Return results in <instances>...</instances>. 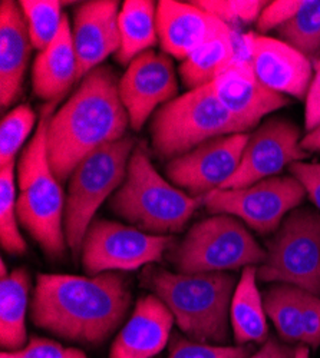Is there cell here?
Listing matches in <instances>:
<instances>
[{
	"mask_svg": "<svg viewBox=\"0 0 320 358\" xmlns=\"http://www.w3.org/2000/svg\"><path fill=\"white\" fill-rule=\"evenodd\" d=\"M130 306L131 291L121 274H38L31 320L65 340L101 344L121 325Z\"/></svg>",
	"mask_w": 320,
	"mask_h": 358,
	"instance_id": "1",
	"label": "cell"
},
{
	"mask_svg": "<svg viewBox=\"0 0 320 358\" xmlns=\"http://www.w3.org/2000/svg\"><path fill=\"white\" fill-rule=\"evenodd\" d=\"M120 78L109 65L86 75L48 125V158L65 182L78 164L97 149L125 136L130 117L120 92Z\"/></svg>",
	"mask_w": 320,
	"mask_h": 358,
	"instance_id": "2",
	"label": "cell"
},
{
	"mask_svg": "<svg viewBox=\"0 0 320 358\" xmlns=\"http://www.w3.org/2000/svg\"><path fill=\"white\" fill-rule=\"evenodd\" d=\"M55 105L42 108L35 135L18 161L16 213L20 225L42 251L52 259H60L68 247L64 227L67 196L49 164L46 143Z\"/></svg>",
	"mask_w": 320,
	"mask_h": 358,
	"instance_id": "3",
	"label": "cell"
},
{
	"mask_svg": "<svg viewBox=\"0 0 320 358\" xmlns=\"http://www.w3.org/2000/svg\"><path fill=\"white\" fill-rule=\"evenodd\" d=\"M142 284L169 308L193 341H227L235 277L225 273L180 274L148 266L142 273Z\"/></svg>",
	"mask_w": 320,
	"mask_h": 358,
	"instance_id": "4",
	"label": "cell"
},
{
	"mask_svg": "<svg viewBox=\"0 0 320 358\" xmlns=\"http://www.w3.org/2000/svg\"><path fill=\"white\" fill-rule=\"evenodd\" d=\"M202 205L204 196L194 198L164 179L141 146H135L125 181L108 203L115 215L154 235L180 232Z\"/></svg>",
	"mask_w": 320,
	"mask_h": 358,
	"instance_id": "5",
	"label": "cell"
},
{
	"mask_svg": "<svg viewBox=\"0 0 320 358\" xmlns=\"http://www.w3.org/2000/svg\"><path fill=\"white\" fill-rule=\"evenodd\" d=\"M247 131L251 128L218 101L211 83L162 105L153 115L150 125L153 151L167 161L210 139Z\"/></svg>",
	"mask_w": 320,
	"mask_h": 358,
	"instance_id": "6",
	"label": "cell"
},
{
	"mask_svg": "<svg viewBox=\"0 0 320 358\" xmlns=\"http://www.w3.org/2000/svg\"><path fill=\"white\" fill-rule=\"evenodd\" d=\"M134 149L135 139L125 135L83 158L69 176L64 227L74 258L81 257L85 234L98 208L124 184Z\"/></svg>",
	"mask_w": 320,
	"mask_h": 358,
	"instance_id": "7",
	"label": "cell"
},
{
	"mask_svg": "<svg viewBox=\"0 0 320 358\" xmlns=\"http://www.w3.org/2000/svg\"><path fill=\"white\" fill-rule=\"evenodd\" d=\"M266 255L239 220L213 215L190 228L184 240L171 248L169 259L180 274H202L261 264Z\"/></svg>",
	"mask_w": 320,
	"mask_h": 358,
	"instance_id": "8",
	"label": "cell"
},
{
	"mask_svg": "<svg viewBox=\"0 0 320 358\" xmlns=\"http://www.w3.org/2000/svg\"><path fill=\"white\" fill-rule=\"evenodd\" d=\"M257 278L295 285L320 296V214L296 210L288 214L267 245Z\"/></svg>",
	"mask_w": 320,
	"mask_h": 358,
	"instance_id": "9",
	"label": "cell"
},
{
	"mask_svg": "<svg viewBox=\"0 0 320 358\" xmlns=\"http://www.w3.org/2000/svg\"><path fill=\"white\" fill-rule=\"evenodd\" d=\"M176 244L171 235H154L108 220H94L85 234L81 261L86 275L135 271L162 259Z\"/></svg>",
	"mask_w": 320,
	"mask_h": 358,
	"instance_id": "10",
	"label": "cell"
},
{
	"mask_svg": "<svg viewBox=\"0 0 320 358\" xmlns=\"http://www.w3.org/2000/svg\"><path fill=\"white\" fill-rule=\"evenodd\" d=\"M305 195L295 176H272L246 188L214 189L204 195L202 206L213 215L237 217L258 234H270Z\"/></svg>",
	"mask_w": 320,
	"mask_h": 358,
	"instance_id": "11",
	"label": "cell"
},
{
	"mask_svg": "<svg viewBox=\"0 0 320 358\" xmlns=\"http://www.w3.org/2000/svg\"><path fill=\"white\" fill-rule=\"evenodd\" d=\"M250 134H235L210 139L190 152L168 161L169 181L194 198L221 188L236 173Z\"/></svg>",
	"mask_w": 320,
	"mask_h": 358,
	"instance_id": "12",
	"label": "cell"
},
{
	"mask_svg": "<svg viewBox=\"0 0 320 358\" xmlns=\"http://www.w3.org/2000/svg\"><path fill=\"white\" fill-rule=\"evenodd\" d=\"M300 129L293 122L273 117L256 129L244 148L240 165L218 189H239L281 172L284 166L306 159L310 154L300 146Z\"/></svg>",
	"mask_w": 320,
	"mask_h": 358,
	"instance_id": "13",
	"label": "cell"
},
{
	"mask_svg": "<svg viewBox=\"0 0 320 358\" xmlns=\"http://www.w3.org/2000/svg\"><path fill=\"white\" fill-rule=\"evenodd\" d=\"M118 92L132 131H141L160 105L177 98L179 83L171 57L153 49L135 57L120 78Z\"/></svg>",
	"mask_w": 320,
	"mask_h": 358,
	"instance_id": "14",
	"label": "cell"
},
{
	"mask_svg": "<svg viewBox=\"0 0 320 358\" xmlns=\"http://www.w3.org/2000/svg\"><path fill=\"white\" fill-rule=\"evenodd\" d=\"M240 52L270 91L306 99L313 79L310 59L288 43L250 32L240 38Z\"/></svg>",
	"mask_w": 320,
	"mask_h": 358,
	"instance_id": "15",
	"label": "cell"
},
{
	"mask_svg": "<svg viewBox=\"0 0 320 358\" xmlns=\"http://www.w3.org/2000/svg\"><path fill=\"white\" fill-rule=\"evenodd\" d=\"M120 2L91 0L81 3L74 13L72 41L78 59V80L102 65L121 46Z\"/></svg>",
	"mask_w": 320,
	"mask_h": 358,
	"instance_id": "16",
	"label": "cell"
},
{
	"mask_svg": "<svg viewBox=\"0 0 320 358\" xmlns=\"http://www.w3.org/2000/svg\"><path fill=\"white\" fill-rule=\"evenodd\" d=\"M211 86L218 101L251 129L260 119L290 103L286 96L270 91L257 79L240 49L236 57L220 71Z\"/></svg>",
	"mask_w": 320,
	"mask_h": 358,
	"instance_id": "17",
	"label": "cell"
},
{
	"mask_svg": "<svg viewBox=\"0 0 320 358\" xmlns=\"http://www.w3.org/2000/svg\"><path fill=\"white\" fill-rule=\"evenodd\" d=\"M158 42L168 56L184 59L204 42L232 32V27L220 22L194 3L161 0L157 5Z\"/></svg>",
	"mask_w": 320,
	"mask_h": 358,
	"instance_id": "18",
	"label": "cell"
},
{
	"mask_svg": "<svg viewBox=\"0 0 320 358\" xmlns=\"http://www.w3.org/2000/svg\"><path fill=\"white\" fill-rule=\"evenodd\" d=\"M174 320L169 308L157 295L139 298L131 318L116 336L109 358L155 357L169 340Z\"/></svg>",
	"mask_w": 320,
	"mask_h": 358,
	"instance_id": "19",
	"label": "cell"
},
{
	"mask_svg": "<svg viewBox=\"0 0 320 358\" xmlns=\"http://www.w3.org/2000/svg\"><path fill=\"white\" fill-rule=\"evenodd\" d=\"M25 15L19 3H0V103L9 108L19 98L32 52Z\"/></svg>",
	"mask_w": 320,
	"mask_h": 358,
	"instance_id": "20",
	"label": "cell"
},
{
	"mask_svg": "<svg viewBox=\"0 0 320 358\" xmlns=\"http://www.w3.org/2000/svg\"><path fill=\"white\" fill-rule=\"evenodd\" d=\"M78 82V59L69 17L64 15L55 41L36 56L32 66L35 95L46 103H57Z\"/></svg>",
	"mask_w": 320,
	"mask_h": 358,
	"instance_id": "21",
	"label": "cell"
},
{
	"mask_svg": "<svg viewBox=\"0 0 320 358\" xmlns=\"http://www.w3.org/2000/svg\"><path fill=\"white\" fill-rule=\"evenodd\" d=\"M31 292V275L26 268H16L0 282V344L9 351L26 347V313Z\"/></svg>",
	"mask_w": 320,
	"mask_h": 358,
	"instance_id": "22",
	"label": "cell"
},
{
	"mask_svg": "<svg viewBox=\"0 0 320 358\" xmlns=\"http://www.w3.org/2000/svg\"><path fill=\"white\" fill-rule=\"evenodd\" d=\"M118 26L121 46L115 59L120 65L128 66L158 42L155 3L151 0H127L121 5Z\"/></svg>",
	"mask_w": 320,
	"mask_h": 358,
	"instance_id": "23",
	"label": "cell"
},
{
	"mask_svg": "<svg viewBox=\"0 0 320 358\" xmlns=\"http://www.w3.org/2000/svg\"><path fill=\"white\" fill-rule=\"evenodd\" d=\"M256 280L257 268L254 265L246 266L232 294L230 318L237 344L263 343L267 338L266 310L261 303Z\"/></svg>",
	"mask_w": 320,
	"mask_h": 358,
	"instance_id": "24",
	"label": "cell"
},
{
	"mask_svg": "<svg viewBox=\"0 0 320 358\" xmlns=\"http://www.w3.org/2000/svg\"><path fill=\"white\" fill-rule=\"evenodd\" d=\"M240 41L235 31L216 36L194 49L180 65V75L188 91L210 85L220 71L236 57Z\"/></svg>",
	"mask_w": 320,
	"mask_h": 358,
	"instance_id": "25",
	"label": "cell"
},
{
	"mask_svg": "<svg viewBox=\"0 0 320 358\" xmlns=\"http://www.w3.org/2000/svg\"><path fill=\"white\" fill-rule=\"evenodd\" d=\"M303 289L279 284L269 289L265 298L266 314L274 321L280 337L287 343L303 341Z\"/></svg>",
	"mask_w": 320,
	"mask_h": 358,
	"instance_id": "26",
	"label": "cell"
},
{
	"mask_svg": "<svg viewBox=\"0 0 320 358\" xmlns=\"http://www.w3.org/2000/svg\"><path fill=\"white\" fill-rule=\"evenodd\" d=\"M15 164L12 162L0 168V243L8 254L23 255L27 244L18 225Z\"/></svg>",
	"mask_w": 320,
	"mask_h": 358,
	"instance_id": "27",
	"label": "cell"
},
{
	"mask_svg": "<svg viewBox=\"0 0 320 358\" xmlns=\"http://www.w3.org/2000/svg\"><path fill=\"white\" fill-rule=\"evenodd\" d=\"M283 42L305 56H320V0L303 2L296 16L277 29Z\"/></svg>",
	"mask_w": 320,
	"mask_h": 358,
	"instance_id": "28",
	"label": "cell"
},
{
	"mask_svg": "<svg viewBox=\"0 0 320 358\" xmlns=\"http://www.w3.org/2000/svg\"><path fill=\"white\" fill-rule=\"evenodd\" d=\"M19 6L25 15L32 46L41 52L45 50L61 31L62 3L56 0H22Z\"/></svg>",
	"mask_w": 320,
	"mask_h": 358,
	"instance_id": "29",
	"label": "cell"
},
{
	"mask_svg": "<svg viewBox=\"0 0 320 358\" xmlns=\"http://www.w3.org/2000/svg\"><path fill=\"white\" fill-rule=\"evenodd\" d=\"M35 124L36 115L27 105H19L4 116L0 124V168L16 162V155Z\"/></svg>",
	"mask_w": 320,
	"mask_h": 358,
	"instance_id": "30",
	"label": "cell"
},
{
	"mask_svg": "<svg viewBox=\"0 0 320 358\" xmlns=\"http://www.w3.org/2000/svg\"><path fill=\"white\" fill-rule=\"evenodd\" d=\"M227 26L257 22L267 2L260 0H195L191 2Z\"/></svg>",
	"mask_w": 320,
	"mask_h": 358,
	"instance_id": "31",
	"label": "cell"
},
{
	"mask_svg": "<svg viewBox=\"0 0 320 358\" xmlns=\"http://www.w3.org/2000/svg\"><path fill=\"white\" fill-rule=\"evenodd\" d=\"M250 352L251 350L247 347L211 345L176 336L172 338L168 358H249Z\"/></svg>",
	"mask_w": 320,
	"mask_h": 358,
	"instance_id": "32",
	"label": "cell"
},
{
	"mask_svg": "<svg viewBox=\"0 0 320 358\" xmlns=\"http://www.w3.org/2000/svg\"><path fill=\"white\" fill-rule=\"evenodd\" d=\"M0 358H86V355L75 348H67L45 338H32L25 348L19 351H4Z\"/></svg>",
	"mask_w": 320,
	"mask_h": 358,
	"instance_id": "33",
	"label": "cell"
},
{
	"mask_svg": "<svg viewBox=\"0 0 320 358\" xmlns=\"http://www.w3.org/2000/svg\"><path fill=\"white\" fill-rule=\"evenodd\" d=\"M300 0H274L266 5L257 19L258 32L265 34L272 31V29H279L286 24L288 20H292L299 9L302 8Z\"/></svg>",
	"mask_w": 320,
	"mask_h": 358,
	"instance_id": "34",
	"label": "cell"
},
{
	"mask_svg": "<svg viewBox=\"0 0 320 358\" xmlns=\"http://www.w3.org/2000/svg\"><path fill=\"white\" fill-rule=\"evenodd\" d=\"M302 325L303 343L317 348L320 345V296L305 292Z\"/></svg>",
	"mask_w": 320,
	"mask_h": 358,
	"instance_id": "35",
	"label": "cell"
},
{
	"mask_svg": "<svg viewBox=\"0 0 320 358\" xmlns=\"http://www.w3.org/2000/svg\"><path fill=\"white\" fill-rule=\"evenodd\" d=\"M290 173L295 176L320 211V162H295L288 166Z\"/></svg>",
	"mask_w": 320,
	"mask_h": 358,
	"instance_id": "36",
	"label": "cell"
},
{
	"mask_svg": "<svg viewBox=\"0 0 320 358\" xmlns=\"http://www.w3.org/2000/svg\"><path fill=\"white\" fill-rule=\"evenodd\" d=\"M320 125V59L313 65V79L306 96L305 129L306 134Z\"/></svg>",
	"mask_w": 320,
	"mask_h": 358,
	"instance_id": "37",
	"label": "cell"
},
{
	"mask_svg": "<svg viewBox=\"0 0 320 358\" xmlns=\"http://www.w3.org/2000/svg\"><path fill=\"white\" fill-rule=\"evenodd\" d=\"M296 350L292 347H287L280 344L279 341L270 338L266 341V344L261 347L260 351H257L254 355L249 358H295Z\"/></svg>",
	"mask_w": 320,
	"mask_h": 358,
	"instance_id": "38",
	"label": "cell"
},
{
	"mask_svg": "<svg viewBox=\"0 0 320 358\" xmlns=\"http://www.w3.org/2000/svg\"><path fill=\"white\" fill-rule=\"evenodd\" d=\"M300 146L305 149L306 152H320V125L307 132L302 141H300Z\"/></svg>",
	"mask_w": 320,
	"mask_h": 358,
	"instance_id": "39",
	"label": "cell"
},
{
	"mask_svg": "<svg viewBox=\"0 0 320 358\" xmlns=\"http://www.w3.org/2000/svg\"><path fill=\"white\" fill-rule=\"evenodd\" d=\"M295 358H309V350H307V347L306 345H299L298 348H296V355H295Z\"/></svg>",
	"mask_w": 320,
	"mask_h": 358,
	"instance_id": "40",
	"label": "cell"
},
{
	"mask_svg": "<svg viewBox=\"0 0 320 358\" xmlns=\"http://www.w3.org/2000/svg\"><path fill=\"white\" fill-rule=\"evenodd\" d=\"M8 273V268H6V264H5V261L2 259V264H0V278H6L9 274H6Z\"/></svg>",
	"mask_w": 320,
	"mask_h": 358,
	"instance_id": "41",
	"label": "cell"
}]
</instances>
